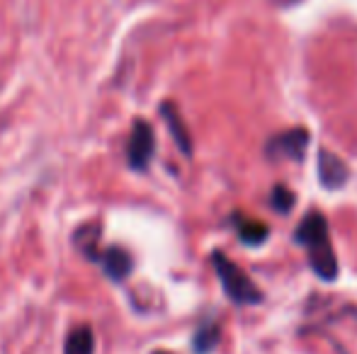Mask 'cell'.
I'll return each mask as SVG.
<instances>
[{
  "label": "cell",
  "mask_w": 357,
  "mask_h": 354,
  "mask_svg": "<svg viewBox=\"0 0 357 354\" xmlns=\"http://www.w3.org/2000/svg\"><path fill=\"white\" fill-rule=\"evenodd\" d=\"M294 241L306 248L309 262L314 272L326 282H333L338 277V260H335L333 246H331L328 223L321 214H309L304 221L296 226Z\"/></svg>",
  "instance_id": "cell-1"
},
{
  "label": "cell",
  "mask_w": 357,
  "mask_h": 354,
  "mask_svg": "<svg viewBox=\"0 0 357 354\" xmlns=\"http://www.w3.org/2000/svg\"><path fill=\"white\" fill-rule=\"evenodd\" d=\"M212 265L216 269V277H219L226 296H229L234 303H238V306H255V303L263 301L260 289L255 287L253 279L236 265L234 260H229V257L221 255V252H214Z\"/></svg>",
  "instance_id": "cell-2"
},
{
  "label": "cell",
  "mask_w": 357,
  "mask_h": 354,
  "mask_svg": "<svg viewBox=\"0 0 357 354\" xmlns=\"http://www.w3.org/2000/svg\"><path fill=\"white\" fill-rule=\"evenodd\" d=\"M155 153V134L151 129L149 122L144 119H137L132 124V136H129L127 143V161L132 166V170L144 172L149 168V163L153 161Z\"/></svg>",
  "instance_id": "cell-3"
},
{
  "label": "cell",
  "mask_w": 357,
  "mask_h": 354,
  "mask_svg": "<svg viewBox=\"0 0 357 354\" xmlns=\"http://www.w3.org/2000/svg\"><path fill=\"white\" fill-rule=\"evenodd\" d=\"M306 143H309V131L306 129H289L278 136H273L265 146V156L270 161H296L304 158Z\"/></svg>",
  "instance_id": "cell-4"
},
{
  "label": "cell",
  "mask_w": 357,
  "mask_h": 354,
  "mask_svg": "<svg viewBox=\"0 0 357 354\" xmlns=\"http://www.w3.org/2000/svg\"><path fill=\"white\" fill-rule=\"evenodd\" d=\"M98 265H102V272L107 274L112 282H124V279L132 274L134 260H132V255L124 250V248L112 246V248H107V250L100 252Z\"/></svg>",
  "instance_id": "cell-5"
},
{
  "label": "cell",
  "mask_w": 357,
  "mask_h": 354,
  "mask_svg": "<svg viewBox=\"0 0 357 354\" xmlns=\"http://www.w3.org/2000/svg\"><path fill=\"white\" fill-rule=\"evenodd\" d=\"M319 179L326 189H340L348 182V166L333 151L319 153Z\"/></svg>",
  "instance_id": "cell-6"
},
{
  "label": "cell",
  "mask_w": 357,
  "mask_h": 354,
  "mask_svg": "<svg viewBox=\"0 0 357 354\" xmlns=\"http://www.w3.org/2000/svg\"><path fill=\"white\" fill-rule=\"evenodd\" d=\"M160 114H163L165 124H168L170 134H173V141L178 143V148L183 151V156H192V141H190L188 127H185L178 107H175L173 102H163L160 104Z\"/></svg>",
  "instance_id": "cell-7"
},
{
  "label": "cell",
  "mask_w": 357,
  "mask_h": 354,
  "mask_svg": "<svg viewBox=\"0 0 357 354\" xmlns=\"http://www.w3.org/2000/svg\"><path fill=\"white\" fill-rule=\"evenodd\" d=\"M63 354H95V335L90 325H78L68 332Z\"/></svg>",
  "instance_id": "cell-8"
},
{
  "label": "cell",
  "mask_w": 357,
  "mask_h": 354,
  "mask_svg": "<svg viewBox=\"0 0 357 354\" xmlns=\"http://www.w3.org/2000/svg\"><path fill=\"white\" fill-rule=\"evenodd\" d=\"M75 246H78V250L83 252L88 260L98 262L100 257V228L98 226H80L78 231H75Z\"/></svg>",
  "instance_id": "cell-9"
},
{
  "label": "cell",
  "mask_w": 357,
  "mask_h": 354,
  "mask_svg": "<svg viewBox=\"0 0 357 354\" xmlns=\"http://www.w3.org/2000/svg\"><path fill=\"white\" fill-rule=\"evenodd\" d=\"M219 325L216 323H202L199 330L195 332V340H192V350L195 354H212L219 345Z\"/></svg>",
  "instance_id": "cell-10"
},
{
  "label": "cell",
  "mask_w": 357,
  "mask_h": 354,
  "mask_svg": "<svg viewBox=\"0 0 357 354\" xmlns=\"http://www.w3.org/2000/svg\"><path fill=\"white\" fill-rule=\"evenodd\" d=\"M236 228H238V238L245 243V246H260V243L268 238V226L260 221H253V218H236Z\"/></svg>",
  "instance_id": "cell-11"
},
{
  "label": "cell",
  "mask_w": 357,
  "mask_h": 354,
  "mask_svg": "<svg viewBox=\"0 0 357 354\" xmlns=\"http://www.w3.org/2000/svg\"><path fill=\"white\" fill-rule=\"evenodd\" d=\"M270 204H273V209L278 214H289L291 207L296 204V199L289 189L282 187V184H278V187L273 189V194H270Z\"/></svg>",
  "instance_id": "cell-12"
},
{
  "label": "cell",
  "mask_w": 357,
  "mask_h": 354,
  "mask_svg": "<svg viewBox=\"0 0 357 354\" xmlns=\"http://www.w3.org/2000/svg\"><path fill=\"white\" fill-rule=\"evenodd\" d=\"M273 3L275 5H284V8H287V5H294V3H299V0H273Z\"/></svg>",
  "instance_id": "cell-13"
}]
</instances>
